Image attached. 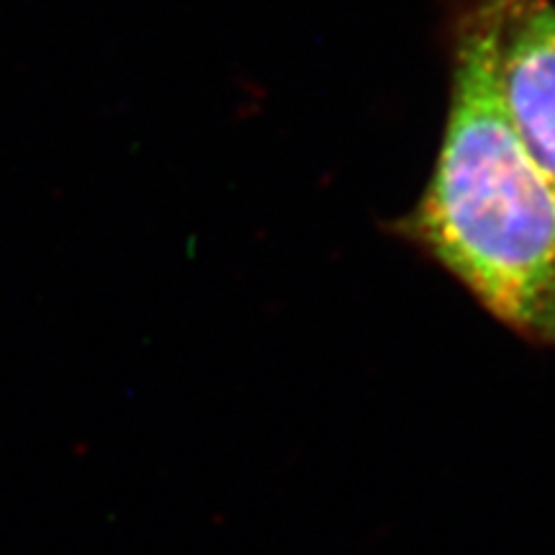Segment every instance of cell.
<instances>
[{"label": "cell", "mask_w": 555, "mask_h": 555, "mask_svg": "<svg viewBox=\"0 0 555 555\" xmlns=\"http://www.w3.org/2000/svg\"><path fill=\"white\" fill-rule=\"evenodd\" d=\"M491 73L506 119L555 191V0H496Z\"/></svg>", "instance_id": "cell-2"}, {"label": "cell", "mask_w": 555, "mask_h": 555, "mask_svg": "<svg viewBox=\"0 0 555 555\" xmlns=\"http://www.w3.org/2000/svg\"><path fill=\"white\" fill-rule=\"evenodd\" d=\"M494 24L496 0L450 9V101L435 170L391 229L499 324L555 350V191L499 103Z\"/></svg>", "instance_id": "cell-1"}]
</instances>
